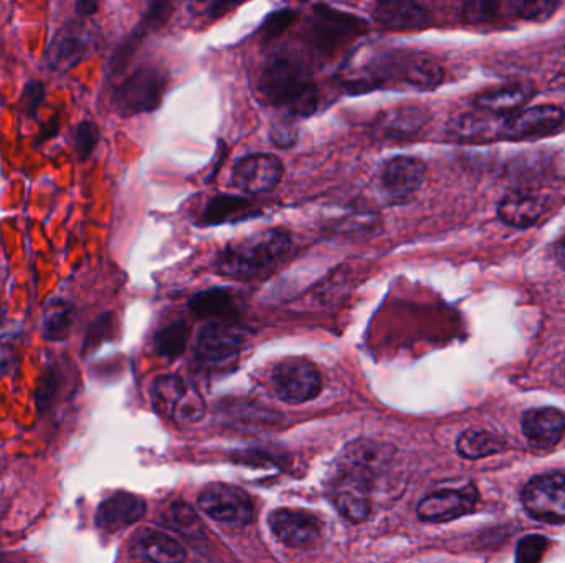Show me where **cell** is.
I'll list each match as a JSON object with an SVG mask.
<instances>
[{"instance_id": "obj_1", "label": "cell", "mask_w": 565, "mask_h": 563, "mask_svg": "<svg viewBox=\"0 0 565 563\" xmlns=\"http://www.w3.org/2000/svg\"><path fill=\"white\" fill-rule=\"evenodd\" d=\"M445 78L443 68L430 57L422 53H380L369 60L354 75L344 79L351 91H371L377 88H412L430 91Z\"/></svg>"}, {"instance_id": "obj_2", "label": "cell", "mask_w": 565, "mask_h": 563, "mask_svg": "<svg viewBox=\"0 0 565 563\" xmlns=\"http://www.w3.org/2000/svg\"><path fill=\"white\" fill-rule=\"evenodd\" d=\"M290 248L291 235L287 230H263L228 243L215 260V272L234 279L260 278L268 275Z\"/></svg>"}, {"instance_id": "obj_3", "label": "cell", "mask_w": 565, "mask_h": 563, "mask_svg": "<svg viewBox=\"0 0 565 563\" xmlns=\"http://www.w3.org/2000/svg\"><path fill=\"white\" fill-rule=\"evenodd\" d=\"M166 83V75L161 70L152 65L139 66L116 86L111 98L114 110L123 117L158 110L163 103Z\"/></svg>"}, {"instance_id": "obj_4", "label": "cell", "mask_w": 565, "mask_h": 563, "mask_svg": "<svg viewBox=\"0 0 565 563\" xmlns=\"http://www.w3.org/2000/svg\"><path fill=\"white\" fill-rule=\"evenodd\" d=\"M310 72L300 57L290 52L273 53L263 66L259 90L276 108L310 85Z\"/></svg>"}, {"instance_id": "obj_5", "label": "cell", "mask_w": 565, "mask_h": 563, "mask_svg": "<svg viewBox=\"0 0 565 563\" xmlns=\"http://www.w3.org/2000/svg\"><path fill=\"white\" fill-rule=\"evenodd\" d=\"M332 501L351 523L366 521L373 509L371 471L359 461L348 464L332 483Z\"/></svg>"}, {"instance_id": "obj_6", "label": "cell", "mask_w": 565, "mask_h": 563, "mask_svg": "<svg viewBox=\"0 0 565 563\" xmlns=\"http://www.w3.org/2000/svg\"><path fill=\"white\" fill-rule=\"evenodd\" d=\"M152 402L159 412L177 423H197L205 413V403L192 385L177 375L155 378L151 390Z\"/></svg>"}, {"instance_id": "obj_7", "label": "cell", "mask_w": 565, "mask_h": 563, "mask_svg": "<svg viewBox=\"0 0 565 563\" xmlns=\"http://www.w3.org/2000/svg\"><path fill=\"white\" fill-rule=\"evenodd\" d=\"M273 392L291 405L310 402L323 390V378L313 362L306 359H287L272 372Z\"/></svg>"}, {"instance_id": "obj_8", "label": "cell", "mask_w": 565, "mask_h": 563, "mask_svg": "<svg viewBox=\"0 0 565 563\" xmlns=\"http://www.w3.org/2000/svg\"><path fill=\"white\" fill-rule=\"evenodd\" d=\"M199 508L217 523L230 527L249 526L255 518V505L252 498L237 486H208L199 496Z\"/></svg>"}, {"instance_id": "obj_9", "label": "cell", "mask_w": 565, "mask_h": 563, "mask_svg": "<svg viewBox=\"0 0 565 563\" xmlns=\"http://www.w3.org/2000/svg\"><path fill=\"white\" fill-rule=\"evenodd\" d=\"M524 509L544 523H565V471L531 479L520 492Z\"/></svg>"}, {"instance_id": "obj_10", "label": "cell", "mask_w": 565, "mask_h": 563, "mask_svg": "<svg viewBox=\"0 0 565 563\" xmlns=\"http://www.w3.org/2000/svg\"><path fill=\"white\" fill-rule=\"evenodd\" d=\"M250 334L243 327L228 323H212L197 337V359L204 364H222L240 354Z\"/></svg>"}, {"instance_id": "obj_11", "label": "cell", "mask_w": 565, "mask_h": 563, "mask_svg": "<svg viewBox=\"0 0 565 563\" xmlns=\"http://www.w3.org/2000/svg\"><path fill=\"white\" fill-rule=\"evenodd\" d=\"M282 177V164L273 154H252L240 159L231 172V183L250 196L272 192Z\"/></svg>"}, {"instance_id": "obj_12", "label": "cell", "mask_w": 565, "mask_h": 563, "mask_svg": "<svg viewBox=\"0 0 565 563\" xmlns=\"http://www.w3.org/2000/svg\"><path fill=\"white\" fill-rule=\"evenodd\" d=\"M425 172L427 167L420 159L407 155L390 159L380 171V192L390 202L400 203L411 199L424 184Z\"/></svg>"}, {"instance_id": "obj_13", "label": "cell", "mask_w": 565, "mask_h": 563, "mask_svg": "<svg viewBox=\"0 0 565 563\" xmlns=\"http://www.w3.org/2000/svg\"><path fill=\"white\" fill-rule=\"evenodd\" d=\"M269 529L291 549H310L321 537V523L301 509H278L269 515Z\"/></svg>"}, {"instance_id": "obj_14", "label": "cell", "mask_w": 565, "mask_h": 563, "mask_svg": "<svg viewBox=\"0 0 565 563\" xmlns=\"http://www.w3.org/2000/svg\"><path fill=\"white\" fill-rule=\"evenodd\" d=\"M478 492L473 486L463 489H438L422 499L418 517L427 523H450L476 508Z\"/></svg>"}, {"instance_id": "obj_15", "label": "cell", "mask_w": 565, "mask_h": 563, "mask_svg": "<svg viewBox=\"0 0 565 563\" xmlns=\"http://www.w3.org/2000/svg\"><path fill=\"white\" fill-rule=\"evenodd\" d=\"M90 40L84 28L68 22L63 25L49 43L46 62L50 70L70 72L88 57Z\"/></svg>"}, {"instance_id": "obj_16", "label": "cell", "mask_w": 565, "mask_h": 563, "mask_svg": "<svg viewBox=\"0 0 565 563\" xmlns=\"http://www.w3.org/2000/svg\"><path fill=\"white\" fill-rule=\"evenodd\" d=\"M564 120V111L552 104L529 108L504 123L503 136L510 139L539 138L557 132Z\"/></svg>"}, {"instance_id": "obj_17", "label": "cell", "mask_w": 565, "mask_h": 563, "mask_svg": "<svg viewBox=\"0 0 565 563\" xmlns=\"http://www.w3.org/2000/svg\"><path fill=\"white\" fill-rule=\"evenodd\" d=\"M129 555L139 563H183L187 553L174 537L142 529L129 542Z\"/></svg>"}, {"instance_id": "obj_18", "label": "cell", "mask_w": 565, "mask_h": 563, "mask_svg": "<svg viewBox=\"0 0 565 563\" xmlns=\"http://www.w3.org/2000/svg\"><path fill=\"white\" fill-rule=\"evenodd\" d=\"M145 499L129 492H116L101 502L97 511V526L108 533L126 529L145 517Z\"/></svg>"}, {"instance_id": "obj_19", "label": "cell", "mask_w": 565, "mask_h": 563, "mask_svg": "<svg viewBox=\"0 0 565 563\" xmlns=\"http://www.w3.org/2000/svg\"><path fill=\"white\" fill-rule=\"evenodd\" d=\"M523 431L532 447L548 450L564 437L565 415L551 406L529 410L523 416Z\"/></svg>"}, {"instance_id": "obj_20", "label": "cell", "mask_w": 565, "mask_h": 563, "mask_svg": "<svg viewBox=\"0 0 565 563\" xmlns=\"http://www.w3.org/2000/svg\"><path fill=\"white\" fill-rule=\"evenodd\" d=\"M364 25L357 17L335 11L328 5H317L311 38L319 49H332L341 38L361 32Z\"/></svg>"}, {"instance_id": "obj_21", "label": "cell", "mask_w": 565, "mask_h": 563, "mask_svg": "<svg viewBox=\"0 0 565 563\" xmlns=\"http://www.w3.org/2000/svg\"><path fill=\"white\" fill-rule=\"evenodd\" d=\"M427 110L418 107H399L384 111L376 120L377 132L389 139L414 138L428 123Z\"/></svg>"}, {"instance_id": "obj_22", "label": "cell", "mask_w": 565, "mask_h": 563, "mask_svg": "<svg viewBox=\"0 0 565 563\" xmlns=\"http://www.w3.org/2000/svg\"><path fill=\"white\" fill-rule=\"evenodd\" d=\"M548 210V200L531 192H513L501 200L498 215L511 227L526 228L535 225Z\"/></svg>"}, {"instance_id": "obj_23", "label": "cell", "mask_w": 565, "mask_h": 563, "mask_svg": "<svg viewBox=\"0 0 565 563\" xmlns=\"http://www.w3.org/2000/svg\"><path fill=\"white\" fill-rule=\"evenodd\" d=\"M374 18L390 30H415L431 22L430 12L415 2H380L374 9Z\"/></svg>"}, {"instance_id": "obj_24", "label": "cell", "mask_w": 565, "mask_h": 563, "mask_svg": "<svg viewBox=\"0 0 565 563\" xmlns=\"http://www.w3.org/2000/svg\"><path fill=\"white\" fill-rule=\"evenodd\" d=\"M532 98V88L528 83H507L482 91L475 98V107L490 114H507L519 110Z\"/></svg>"}, {"instance_id": "obj_25", "label": "cell", "mask_w": 565, "mask_h": 563, "mask_svg": "<svg viewBox=\"0 0 565 563\" xmlns=\"http://www.w3.org/2000/svg\"><path fill=\"white\" fill-rule=\"evenodd\" d=\"M76 323V306L63 296L47 299L42 313V337L49 342H63L72 336Z\"/></svg>"}, {"instance_id": "obj_26", "label": "cell", "mask_w": 565, "mask_h": 563, "mask_svg": "<svg viewBox=\"0 0 565 563\" xmlns=\"http://www.w3.org/2000/svg\"><path fill=\"white\" fill-rule=\"evenodd\" d=\"M167 9H170V5L154 4L149 9V12H146L145 17L139 22V25H136L133 34L123 41V46L117 47L116 52L111 57L110 66H108L111 75H120V73L126 68L129 59L135 55L136 47L141 43L142 38H145L146 35L155 27V25L166 21L167 14H170Z\"/></svg>"}, {"instance_id": "obj_27", "label": "cell", "mask_w": 565, "mask_h": 563, "mask_svg": "<svg viewBox=\"0 0 565 563\" xmlns=\"http://www.w3.org/2000/svg\"><path fill=\"white\" fill-rule=\"evenodd\" d=\"M189 310L199 320H227L235 313V299L230 289L211 288L190 298Z\"/></svg>"}, {"instance_id": "obj_28", "label": "cell", "mask_w": 565, "mask_h": 563, "mask_svg": "<svg viewBox=\"0 0 565 563\" xmlns=\"http://www.w3.org/2000/svg\"><path fill=\"white\" fill-rule=\"evenodd\" d=\"M252 205L249 200L234 196L212 197L202 213V222L205 225H221L225 222L241 221L253 215Z\"/></svg>"}, {"instance_id": "obj_29", "label": "cell", "mask_w": 565, "mask_h": 563, "mask_svg": "<svg viewBox=\"0 0 565 563\" xmlns=\"http://www.w3.org/2000/svg\"><path fill=\"white\" fill-rule=\"evenodd\" d=\"M456 450L466 460H481L504 450V441L487 429H466L459 438Z\"/></svg>"}, {"instance_id": "obj_30", "label": "cell", "mask_w": 565, "mask_h": 563, "mask_svg": "<svg viewBox=\"0 0 565 563\" xmlns=\"http://www.w3.org/2000/svg\"><path fill=\"white\" fill-rule=\"evenodd\" d=\"M190 329L187 323L170 324L164 329L159 330L154 337V351L159 358L173 359L179 358L186 351L187 342H189Z\"/></svg>"}, {"instance_id": "obj_31", "label": "cell", "mask_w": 565, "mask_h": 563, "mask_svg": "<svg viewBox=\"0 0 565 563\" xmlns=\"http://www.w3.org/2000/svg\"><path fill=\"white\" fill-rule=\"evenodd\" d=\"M100 139V127L95 121L85 120L76 124L72 135L73 154L76 161L81 164L87 162L97 151Z\"/></svg>"}, {"instance_id": "obj_32", "label": "cell", "mask_w": 565, "mask_h": 563, "mask_svg": "<svg viewBox=\"0 0 565 563\" xmlns=\"http://www.w3.org/2000/svg\"><path fill=\"white\" fill-rule=\"evenodd\" d=\"M63 384V372L59 364H50L43 372L42 377L38 380L37 393H35V402H37L38 412L43 413L46 410L52 409L53 402L59 397L60 388Z\"/></svg>"}, {"instance_id": "obj_33", "label": "cell", "mask_w": 565, "mask_h": 563, "mask_svg": "<svg viewBox=\"0 0 565 563\" xmlns=\"http://www.w3.org/2000/svg\"><path fill=\"white\" fill-rule=\"evenodd\" d=\"M114 326H116V317H114L113 311L100 314L88 327L87 336H85L84 340V354L93 352L95 349L100 348L103 340L110 339Z\"/></svg>"}, {"instance_id": "obj_34", "label": "cell", "mask_w": 565, "mask_h": 563, "mask_svg": "<svg viewBox=\"0 0 565 563\" xmlns=\"http://www.w3.org/2000/svg\"><path fill=\"white\" fill-rule=\"evenodd\" d=\"M549 539L539 534L523 537L517 543L516 563H541L542 556L548 552Z\"/></svg>"}, {"instance_id": "obj_35", "label": "cell", "mask_w": 565, "mask_h": 563, "mask_svg": "<svg viewBox=\"0 0 565 563\" xmlns=\"http://www.w3.org/2000/svg\"><path fill=\"white\" fill-rule=\"evenodd\" d=\"M46 85L40 79H28L24 85V91L21 97V110L28 120L37 117L38 110L46 100Z\"/></svg>"}, {"instance_id": "obj_36", "label": "cell", "mask_w": 565, "mask_h": 563, "mask_svg": "<svg viewBox=\"0 0 565 563\" xmlns=\"http://www.w3.org/2000/svg\"><path fill=\"white\" fill-rule=\"evenodd\" d=\"M510 14L516 15V17L526 18V21H544V18L551 17L554 14L555 9L558 4L555 2H545V0H539V2H510Z\"/></svg>"}, {"instance_id": "obj_37", "label": "cell", "mask_w": 565, "mask_h": 563, "mask_svg": "<svg viewBox=\"0 0 565 563\" xmlns=\"http://www.w3.org/2000/svg\"><path fill=\"white\" fill-rule=\"evenodd\" d=\"M485 133V123L481 117L465 114V116L456 117L450 124V135L459 139H476Z\"/></svg>"}, {"instance_id": "obj_38", "label": "cell", "mask_w": 565, "mask_h": 563, "mask_svg": "<svg viewBox=\"0 0 565 563\" xmlns=\"http://www.w3.org/2000/svg\"><path fill=\"white\" fill-rule=\"evenodd\" d=\"M298 12L291 11V9H282V11L273 12L266 17V21L262 25V35L265 40H272V38L278 37L288 25L293 24L297 21Z\"/></svg>"}, {"instance_id": "obj_39", "label": "cell", "mask_w": 565, "mask_h": 563, "mask_svg": "<svg viewBox=\"0 0 565 563\" xmlns=\"http://www.w3.org/2000/svg\"><path fill=\"white\" fill-rule=\"evenodd\" d=\"M18 365V351L14 340L0 337V378L8 377Z\"/></svg>"}, {"instance_id": "obj_40", "label": "cell", "mask_w": 565, "mask_h": 563, "mask_svg": "<svg viewBox=\"0 0 565 563\" xmlns=\"http://www.w3.org/2000/svg\"><path fill=\"white\" fill-rule=\"evenodd\" d=\"M171 512H173L174 526H176L177 529H190V533H192L193 527H199V518H197V515L193 514L192 509L187 508V505L183 504V502H177V504H174L173 509H171Z\"/></svg>"}, {"instance_id": "obj_41", "label": "cell", "mask_w": 565, "mask_h": 563, "mask_svg": "<svg viewBox=\"0 0 565 563\" xmlns=\"http://www.w3.org/2000/svg\"><path fill=\"white\" fill-rule=\"evenodd\" d=\"M60 132V120L59 116H53L52 120L47 121L40 126V133H38V139L35 141V146L43 145V142L50 141V139L56 138Z\"/></svg>"}, {"instance_id": "obj_42", "label": "cell", "mask_w": 565, "mask_h": 563, "mask_svg": "<svg viewBox=\"0 0 565 563\" xmlns=\"http://www.w3.org/2000/svg\"><path fill=\"white\" fill-rule=\"evenodd\" d=\"M98 9H100V4L93 2V0H78L75 4L78 17H91V15L97 14Z\"/></svg>"}, {"instance_id": "obj_43", "label": "cell", "mask_w": 565, "mask_h": 563, "mask_svg": "<svg viewBox=\"0 0 565 563\" xmlns=\"http://www.w3.org/2000/svg\"><path fill=\"white\" fill-rule=\"evenodd\" d=\"M555 258H557L558 265L565 268V237L558 241L557 248H555Z\"/></svg>"}, {"instance_id": "obj_44", "label": "cell", "mask_w": 565, "mask_h": 563, "mask_svg": "<svg viewBox=\"0 0 565 563\" xmlns=\"http://www.w3.org/2000/svg\"><path fill=\"white\" fill-rule=\"evenodd\" d=\"M5 317H8V308L0 302V327L4 326Z\"/></svg>"}]
</instances>
